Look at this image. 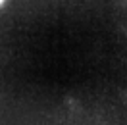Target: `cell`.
I'll list each match as a JSON object with an SVG mask.
<instances>
[{"label": "cell", "mask_w": 127, "mask_h": 125, "mask_svg": "<svg viewBox=\"0 0 127 125\" xmlns=\"http://www.w3.org/2000/svg\"><path fill=\"white\" fill-rule=\"evenodd\" d=\"M6 2H8V0H0V8H2V6L6 4Z\"/></svg>", "instance_id": "cell-1"}]
</instances>
